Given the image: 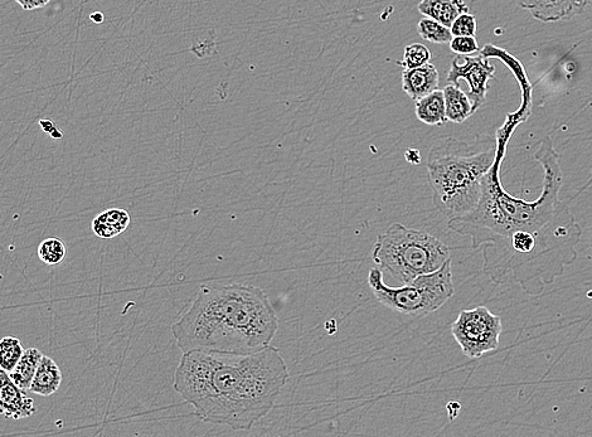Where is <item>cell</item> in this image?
<instances>
[{
  "instance_id": "cell-1",
  "label": "cell",
  "mask_w": 592,
  "mask_h": 437,
  "mask_svg": "<svg viewBox=\"0 0 592 437\" xmlns=\"http://www.w3.org/2000/svg\"><path fill=\"white\" fill-rule=\"evenodd\" d=\"M503 158L504 144H499L496 162L484 177L478 206L448 225L468 237L473 249L482 251L483 271L490 281L517 285L527 295L538 296L574 264L582 230L569 203L560 198L564 176L550 137L543 138L535 153L545 172L535 201L514 197L504 189Z\"/></svg>"
},
{
  "instance_id": "cell-2",
  "label": "cell",
  "mask_w": 592,
  "mask_h": 437,
  "mask_svg": "<svg viewBox=\"0 0 592 437\" xmlns=\"http://www.w3.org/2000/svg\"><path fill=\"white\" fill-rule=\"evenodd\" d=\"M289 380V369L274 347L254 353H183L174 390L207 424L251 430L268 416Z\"/></svg>"
},
{
  "instance_id": "cell-3",
  "label": "cell",
  "mask_w": 592,
  "mask_h": 437,
  "mask_svg": "<svg viewBox=\"0 0 592 437\" xmlns=\"http://www.w3.org/2000/svg\"><path fill=\"white\" fill-rule=\"evenodd\" d=\"M279 328L273 304L254 285L203 286L191 308L173 324L183 353H254L269 347Z\"/></svg>"
},
{
  "instance_id": "cell-4",
  "label": "cell",
  "mask_w": 592,
  "mask_h": 437,
  "mask_svg": "<svg viewBox=\"0 0 592 437\" xmlns=\"http://www.w3.org/2000/svg\"><path fill=\"white\" fill-rule=\"evenodd\" d=\"M498 140L477 135L473 142L438 140L427 157V173L436 210L448 220L467 216L478 206L484 177L498 154Z\"/></svg>"
},
{
  "instance_id": "cell-5",
  "label": "cell",
  "mask_w": 592,
  "mask_h": 437,
  "mask_svg": "<svg viewBox=\"0 0 592 437\" xmlns=\"http://www.w3.org/2000/svg\"><path fill=\"white\" fill-rule=\"evenodd\" d=\"M372 259L402 284L435 273L451 260L449 247L424 231L393 223L378 235Z\"/></svg>"
},
{
  "instance_id": "cell-6",
  "label": "cell",
  "mask_w": 592,
  "mask_h": 437,
  "mask_svg": "<svg viewBox=\"0 0 592 437\" xmlns=\"http://www.w3.org/2000/svg\"><path fill=\"white\" fill-rule=\"evenodd\" d=\"M368 285L385 307L416 318L426 317L443 308L455 294L451 260L435 273L421 275L397 288L386 285L380 267H373L368 274Z\"/></svg>"
},
{
  "instance_id": "cell-7",
  "label": "cell",
  "mask_w": 592,
  "mask_h": 437,
  "mask_svg": "<svg viewBox=\"0 0 592 437\" xmlns=\"http://www.w3.org/2000/svg\"><path fill=\"white\" fill-rule=\"evenodd\" d=\"M450 332L465 356L482 358L498 349L503 332L502 318L487 307L463 310L451 324Z\"/></svg>"
},
{
  "instance_id": "cell-8",
  "label": "cell",
  "mask_w": 592,
  "mask_h": 437,
  "mask_svg": "<svg viewBox=\"0 0 592 437\" xmlns=\"http://www.w3.org/2000/svg\"><path fill=\"white\" fill-rule=\"evenodd\" d=\"M496 67L487 58L482 56H465L464 62L456 57L451 65L448 80L449 84L458 85L460 80H465L469 85V99L472 101L473 111H478L485 103V97L489 90V81L494 79Z\"/></svg>"
},
{
  "instance_id": "cell-9",
  "label": "cell",
  "mask_w": 592,
  "mask_h": 437,
  "mask_svg": "<svg viewBox=\"0 0 592 437\" xmlns=\"http://www.w3.org/2000/svg\"><path fill=\"white\" fill-rule=\"evenodd\" d=\"M591 0H518L519 7L526 9L533 18L543 23L570 21L589 6Z\"/></svg>"
},
{
  "instance_id": "cell-10",
  "label": "cell",
  "mask_w": 592,
  "mask_h": 437,
  "mask_svg": "<svg viewBox=\"0 0 592 437\" xmlns=\"http://www.w3.org/2000/svg\"><path fill=\"white\" fill-rule=\"evenodd\" d=\"M35 414V401L12 381L6 371L0 369V416L22 420Z\"/></svg>"
},
{
  "instance_id": "cell-11",
  "label": "cell",
  "mask_w": 592,
  "mask_h": 437,
  "mask_svg": "<svg viewBox=\"0 0 592 437\" xmlns=\"http://www.w3.org/2000/svg\"><path fill=\"white\" fill-rule=\"evenodd\" d=\"M440 75L433 63L417 67V69L402 72V89L411 100L417 101L422 97L439 90Z\"/></svg>"
},
{
  "instance_id": "cell-12",
  "label": "cell",
  "mask_w": 592,
  "mask_h": 437,
  "mask_svg": "<svg viewBox=\"0 0 592 437\" xmlns=\"http://www.w3.org/2000/svg\"><path fill=\"white\" fill-rule=\"evenodd\" d=\"M419 12L450 28L460 14L469 12V8L464 0H422Z\"/></svg>"
},
{
  "instance_id": "cell-13",
  "label": "cell",
  "mask_w": 592,
  "mask_h": 437,
  "mask_svg": "<svg viewBox=\"0 0 592 437\" xmlns=\"http://www.w3.org/2000/svg\"><path fill=\"white\" fill-rule=\"evenodd\" d=\"M61 383L62 373L60 367L51 357L43 356L29 390L36 393V395L50 397L55 395L58 388L61 387Z\"/></svg>"
},
{
  "instance_id": "cell-14",
  "label": "cell",
  "mask_w": 592,
  "mask_h": 437,
  "mask_svg": "<svg viewBox=\"0 0 592 437\" xmlns=\"http://www.w3.org/2000/svg\"><path fill=\"white\" fill-rule=\"evenodd\" d=\"M131 222L129 212L121 208H111V210L100 213L92 221V231L100 239H114L126 230Z\"/></svg>"
},
{
  "instance_id": "cell-15",
  "label": "cell",
  "mask_w": 592,
  "mask_h": 437,
  "mask_svg": "<svg viewBox=\"0 0 592 437\" xmlns=\"http://www.w3.org/2000/svg\"><path fill=\"white\" fill-rule=\"evenodd\" d=\"M415 113L417 119L431 126H443L448 123L445 111L444 92L435 90L431 94L415 101Z\"/></svg>"
},
{
  "instance_id": "cell-16",
  "label": "cell",
  "mask_w": 592,
  "mask_h": 437,
  "mask_svg": "<svg viewBox=\"0 0 592 437\" xmlns=\"http://www.w3.org/2000/svg\"><path fill=\"white\" fill-rule=\"evenodd\" d=\"M445 99L446 118L451 123L462 124L474 114L472 101L460 89V86L450 84L443 90Z\"/></svg>"
},
{
  "instance_id": "cell-17",
  "label": "cell",
  "mask_w": 592,
  "mask_h": 437,
  "mask_svg": "<svg viewBox=\"0 0 592 437\" xmlns=\"http://www.w3.org/2000/svg\"><path fill=\"white\" fill-rule=\"evenodd\" d=\"M43 357L40 349L28 348L24 351L23 356L19 359L17 366L14 367L12 372H9V377L16 383L17 386L23 388V390H29L33 377L36 375L38 366H40L41 359Z\"/></svg>"
},
{
  "instance_id": "cell-18",
  "label": "cell",
  "mask_w": 592,
  "mask_h": 437,
  "mask_svg": "<svg viewBox=\"0 0 592 437\" xmlns=\"http://www.w3.org/2000/svg\"><path fill=\"white\" fill-rule=\"evenodd\" d=\"M417 32H419V35L425 41L438 43V45H446V43H450L454 38L449 27L435 21V19L427 17L422 18L419 24H417Z\"/></svg>"
},
{
  "instance_id": "cell-19",
  "label": "cell",
  "mask_w": 592,
  "mask_h": 437,
  "mask_svg": "<svg viewBox=\"0 0 592 437\" xmlns=\"http://www.w3.org/2000/svg\"><path fill=\"white\" fill-rule=\"evenodd\" d=\"M24 353L23 344L16 337L0 339V369L12 372Z\"/></svg>"
},
{
  "instance_id": "cell-20",
  "label": "cell",
  "mask_w": 592,
  "mask_h": 437,
  "mask_svg": "<svg viewBox=\"0 0 592 437\" xmlns=\"http://www.w3.org/2000/svg\"><path fill=\"white\" fill-rule=\"evenodd\" d=\"M38 257L46 265H60L66 257V246L60 239L51 237V239L42 241L38 246Z\"/></svg>"
},
{
  "instance_id": "cell-21",
  "label": "cell",
  "mask_w": 592,
  "mask_h": 437,
  "mask_svg": "<svg viewBox=\"0 0 592 437\" xmlns=\"http://www.w3.org/2000/svg\"><path fill=\"white\" fill-rule=\"evenodd\" d=\"M431 61V52L429 48L420 43H412L405 48L404 60L399 62V65L405 70L417 69L426 65Z\"/></svg>"
},
{
  "instance_id": "cell-22",
  "label": "cell",
  "mask_w": 592,
  "mask_h": 437,
  "mask_svg": "<svg viewBox=\"0 0 592 437\" xmlns=\"http://www.w3.org/2000/svg\"><path fill=\"white\" fill-rule=\"evenodd\" d=\"M453 36H475L477 33V19L472 14L463 13L455 19L454 23L450 27Z\"/></svg>"
},
{
  "instance_id": "cell-23",
  "label": "cell",
  "mask_w": 592,
  "mask_h": 437,
  "mask_svg": "<svg viewBox=\"0 0 592 437\" xmlns=\"http://www.w3.org/2000/svg\"><path fill=\"white\" fill-rule=\"evenodd\" d=\"M451 51L456 55L470 56L479 51L477 40L472 36H456L450 42Z\"/></svg>"
},
{
  "instance_id": "cell-24",
  "label": "cell",
  "mask_w": 592,
  "mask_h": 437,
  "mask_svg": "<svg viewBox=\"0 0 592 437\" xmlns=\"http://www.w3.org/2000/svg\"><path fill=\"white\" fill-rule=\"evenodd\" d=\"M24 11H35V9L46 7L51 0H16Z\"/></svg>"
},
{
  "instance_id": "cell-25",
  "label": "cell",
  "mask_w": 592,
  "mask_h": 437,
  "mask_svg": "<svg viewBox=\"0 0 592 437\" xmlns=\"http://www.w3.org/2000/svg\"><path fill=\"white\" fill-rule=\"evenodd\" d=\"M405 158L407 160V162L411 163V164H420L421 162V154L419 152V150L417 149H409L407 150V152L405 153Z\"/></svg>"
}]
</instances>
